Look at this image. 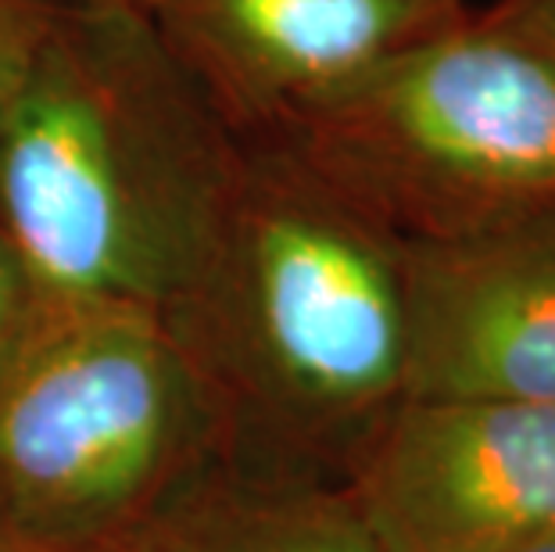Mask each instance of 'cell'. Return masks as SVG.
I'll return each mask as SVG.
<instances>
[{"label": "cell", "mask_w": 555, "mask_h": 552, "mask_svg": "<svg viewBox=\"0 0 555 552\" xmlns=\"http://www.w3.org/2000/svg\"><path fill=\"white\" fill-rule=\"evenodd\" d=\"M162 320L244 477L345 488L409 398V244L280 133L244 137Z\"/></svg>", "instance_id": "cell-1"}, {"label": "cell", "mask_w": 555, "mask_h": 552, "mask_svg": "<svg viewBox=\"0 0 555 552\" xmlns=\"http://www.w3.org/2000/svg\"><path fill=\"white\" fill-rule=\"evenodd\" d=\"M241 147L151 11L68 0L0 123V233L40 305L162 312L205 252Z\"/></svg>", "instance_id": "cell-2"}, {"label": "cell", "mask_w": 555, "mask_h": 552, "mask_svg": "<svg viewBox=\"0 0 555 552\" xmlns=\"http://www.w3.org/2000/svg\"><path fill=\"white\" fill-rule=\"evenodd\" d=\"M227 466L216 406L158 309L37 305L0 359V524L115 552Z\"/></svg>", "instance_id": "cell-3"}, {"label": "cell", "mask_w": 555, "mask_h": 552, "mask_svg": "<svg viewBox=\"0 0 555 552\" xmlns=\"http://www.w3.org/2000/svg\"><path fill=\"white\" fill-rule=\"evenodd\" d=\"M269 133L405 244L555 213V62L477 8Z\"/></svg>", "instance_id": "cell-4"}, {"label": "cell", "mask_w": 555, "mask_h": 552, "mask_svg": "<svg viewBox=\"0 0 555 552\" xmlns=\"http://www.w3.org/2000/svg\"><path fill=\"white\" fill-rule=\"evenodd\" d=\"M348 499L387 552H519L555 538V406L405 398Z\"/></svg>", "instance_id": "cell-5"}, {"label": "cell", "mask_w": 555, "mask_h": 552, "mask_svg": "<svg viewBox=\"0 0 555 552\" xmlns=\"http://www.w3.org/2000/svg\"><path fill=\"white\" fill-rule=\"evenodd\" d=\"M469 0H155L151 18L241 137L469 18Z\"/></svg>", "instance_id": "cell-6"}, {"label": "cell", "mask_w": 555, "mask_h": 552, "mask_svg": "<svg viewBox=\"0 0 555 552\" xmlns=\"http://www.w3.org/2000/svg\"><path fill=\"white\" fill-rule=\"evenodd\" d=\"M409 398L555 406V213L409 244Z\"/></svg>", "instance_id": "cell-7"}, {"label": "cell", "mask_w": 555, "mask_h": 552, "mask_svg": "<svg viewBox=\"0 0 555 552\" xmlns=\"http://www.w3.org/2000/svg\"><path fill=\"white\" fill-rule=\"evenodd\" d=\"M115 552H387L345 488L280 485L219 466Z\"/></svg>", "instance_id": "cell-8"}, {"label": "cell", "mask_w": 555, "mask_h": 552, "mask_svg": "<svg viewBox=\"0 0 555 552\" xmlns=\"http://www.w3.org/2000/svg\"><path fill=\"white\" fill-rule=\"evenodd\" d=\"M68 0H0V123Z\"/></svg>", "instance_id": "cell-9"}, {"label": "cell", "mask_w": 555, "mask_h": 552, "mask_svg": "<svg viewBox=\"0 0 555 552\" xmlns=\"http://www.w3.org/2000/svg\"><path fill=\"white\" fill-rule=\"evenodd\" d=\"M37 295L33 284L22 269L15 248L8 244V238L0 233V359L8 356L11 345L22 337V331L29 326L33 312H37Z\"/></svg>", "instance_id": "cell-10"}, {"label": "cell", "mask_w": 555, "mask_h": 552, "mask_svg": "<svg viewBox=\"0 0 555 552\" xmlns=\"http://www.w3.org/2000/svg\"><path fill=\"white\" fill-rule=\"evenodd\" d=\"M483 11L555 62V0H494Z\"/></svg>", "instance_id": "cell-11"}, {"label": "cell", "mask_w": 555, "mask_h": 552, "mask_svg": "<svg viewBox=\"0 0 555 552\" xmlns=\"http://www.w3.org/2000/svg\"><path fill=\"white\" fill-rule=\"evenodd\" d=\"M0 552H54V549H43L37 542H29V538L15 535L11 527L0 524Z\"/></svg>", "instance_id": "cell-12"}, {"label": "cell", "mask_w": 555, "mask_h": 552, "mask_svg": "<svg viewBox=\"0 0 555 552\" xmlns=\"http://www.w3.org/2000/svg\"><path fill=\"white\" fill-rule=\"evenodd\" d=\"M519 552H555V538H545V542L527 545V549H519Z\"/></svg>", "instance_id": "cell-13"}, {"label": "cell", "mask_w": 555, "mask_h": 552, "mask_svg": "<svg viewBox=\"0 0 555 552\" xmlns=\"http://www.w3.org/2000/svg\"><path fill=\"white\" fill-rule=\"evenodd\" d=\"M115 4H133V8H144V11H151V4H155V0H115Z\"/></svg>", "instance_id": "cell-14"}]
</instances>
